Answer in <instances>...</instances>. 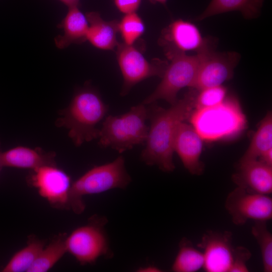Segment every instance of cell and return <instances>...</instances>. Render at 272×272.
Wrapping results in <instances>:
<instances>
[{
	"instance_id": "6da1fadb",
	"label": "cell",
	"mask_w": 272,
	"mask_h": 272,
	"mask_svg": "<svg viewBox=\"0 0 272 272\" xmlns=\"http://www.w3.org/2000/svg\"><path fill=\"white\" fill-rule=\"evenodd\" d=\"M197 91L189 88L183 97L165 109L153 102L147 106L150 121L145 147L141 159L148 166H157L166 172L173 171V143L179 124L185 121L194 108Z\"/></svg>"
},
{
	"instance_id": "7a4b0ae2",
	"label": "cell",
	"mask_w": 272,
	"mask_h": 272,
	"mask_svg": "<svg viewBox=\"0 0 272 272\" xmlns=\"http://www.w3.org/2000/svg\"><path fill=\"white\" fill-rule=\"evenodd\" d=\"M108 106L99 92L86 86L78 90L70 104L61 110L55 122L58 127L68 129L69 137L76 146L98 139V124L105 117Z\"/></svg>"
},
{
	"instance_id": "3957f363",
	"label": "cell",
	"mask_w": 272,
	"mask_h": 272,
	"mask_svg": "<svg viewBox=\"0 0 272 272\" xmlns=\"http://www.w3.org/2000/svg\"><path fill=\"white\" fill-rule=\"evenodd\" d=\"M146 105L141 103L118 116L107 115L100 129L98 144L121 153L135 146L145 145L149 127Z\"/></svg>"
},
{
	"instance_id": "277c9868",
	"label": "cell",
	"mask_w": 272,
	"mask_h": 272,
	"mask_svg": "<svg viewBox=\"0 0 272 272\" xmlns=\"http://www.w3.org/2000/svg\"><path fill=\"white\" fill-rule=\"evenodd\" d=\"M131 181L122 156L111 162L95 166L73 182L71 210L80 214L85 209L84 196L99 194L115 188L124 189Z\"/></svg>"
},
{
	"instance_id": "5b68a950",
	"label": "cell",
	"mask_w": 272,
	"mask_h": 272,
	"mask_svg": "<svg viewBox=\"0 0 272 272\" xmlns=\"http://www.w3.org/2000/svg\"><path fill=\"white\" fill-rule=\"evenodd\" d=\"M107 222L106 218L94 215L87 224L67 235L66 252L81 265L94 264L100 257H112L113 253L104 228Z\"/></svg>"
},
{
	"instance_id": "8992f818",
	"label": "cell",
	"mask_w": 272,
	"mask_h": 272,
	"mask_svg": "<svg viewBox=\"0 0 272 272\" xmlns=\"http://www.w3.org/2000/svg\"><path fill=\"white\" fill-rule=\"evenodd\" d=\"M212 48L214 47L194 55L180 54L170 58V63H168L161 81L143 103L148 105L158 100H165L171 105L175 103L179 91L185 87H189L206 52Z\"/></svg>"
},
{
	"instance_id": "52a82bcc",
	"label": "cell",
	"mask_w": 272,
	"mask_h": 272,
	"mask_svg": "<svg viewBox=\"0 0 272 272\" xmlns=\"http://www.w3.org/2000/svg\"><path fill=\"white\" fill-rule=\"evenodd\" d=\"M27 182L53 208L71 210L73 182L70 175L56 165H44L31 170Z\"/></svg>"
},
{
	"instance_id": "ba28073f",
	"label": "cell",
	"mask_w": 272,
	"mask_h": 272,
	"mask_svg": "<svg viewBox=\"0 0 272 272\" xmlns=\"http://www.w3.org/2000/svg\"><path fill=\"white\" fill-rule=\"evenodd\" d=\"M116 58L123 80L120 95L124 96L140 82L152 77L162 78L168 64L156 58L149 61L133 45L119 43Z\"/></svg>"
},
{
	"instance_id": "9c48e42d",
	"label": "cell",
	"mask_w": 272,
	"mask_h": 272,
	"mask_svg": "<svg viewBox=\"0 0 272 272\" xmlns=\"http://www.w3.org/2000/svg\"><path fill=\"white\" fill-rule=\"evenodd\" d=\"M158 43L170 59L187 51L200 52L214 47L215 42L213 38L203 37L193 23L179 19L172 22L162 30Z\"/></svg>"
},
{
	"instance_id": "30bf717a",
	"label": "cell",
	"mask_w": 272,
	"mask_h": 272,
	"mask_svg": "<svg viewBox=\"0 0 272 272\" xmlns=\"http://www.w3.org/2000/svg\"><path fill=\"white\" fill-rule=\"evenodd\" d=\"M225 207L234 224L248 220L267 221L272 218V198L269 195L249 192L237 186L227 196Z\"/></svg>"
},
{
	"instance_id": "8fae6325",
	"label": "cell",
	"mask_w": 272,
	"mask_h": 272,
	"mask_svg": "<svg viewBox=\"0 0 272 272\" xmlns=\"http://www.w3.org/2000/svg\"><path fill=\"white\" fill-rule=\"evenodd\" d=\"M240 55L235 51L216 52L212 48L206 52L189 88L201 89L222 85L231 79Z\"/></svg>"
},
{
	"instance_id": "7c38bea8",
	"label": "cell",
	"mask_w": 272,
	"mask_h": 272,
	"mask_svg": "<svg viewBox=\"0 0 272 272\" xmlns=\"http://www.w3.org/2000/svg\"><path fill=\"white\" fill-rule=\"evenodd\" d=\"M197 247L203 253V268L206 271L229 272L235 248L230 232L208 231L203 235Z\"/></svg>"
},
{
	"instance_id": "4fadbf2b",
	"label": "cell",
	"mask_w": 272,
	"mask_h": 272,
	"mask_svg": "<svg viewBox=\"0 0 272 272\" xmlns=\"http://www.w3.org/2000/svg\"><path fill=\"white\" fill-rule=\"evenodd\" d=\"M202 147V139L197 130L185 121L181 122L175 135L174 151L185 168L193 175H200L204 170V165L200 160Z\"/></svg>"
},
{
	"instance_id": "5bb4252c",
	"label": "cell",
	"mask_w": 272,
	"mask_h": 272,
	"mask_svg": "<svg viewBox=\"0 0 272 272\" xmlns=\"http://www.w3.org/2000/svg\"><path fill=\"white\" fill-rule=\"evenodd\" d=\"M232 176L237 186L249 192L269 195L272 193V167L257 160L238 165Z\"/></svg>"
},
{
	"instance_id": "9a60e30c",
	"label": "cell",
	"mask_w": 272,
	"mask_h": 272,
	"mask_svg": "<svg viewBox=\"0 0 272 272\" xmlns=\"http://www.w3.org/2000/svg\"><path fill=\"white\" fill-rule=\"evenodd\" d=\"M56 154L54 152H46L37 147L31 148L17 146L0 153L3 167L34 170L48 165H56Z\"/></svg>"
},
{
	"instance_id": "2e32d148",
	"label": "cell",
	"mask_w": 272,
	"mask_h": 272,
	"mask_svg": "<svg viewBox=\"0 0 272 272\" xmlns=\"http://www.w3.org/2000/svg\"><path fill=\"white\" fill-rule=\"evenodd\" d=\"M86 16L89 23L87 40L98 49H114L119 44L117 39L118 21H106L97 12L87 13Z\"/></svg>"
},
{
	"instance_id": "e0dca14e",
	"label": "cell",
	"mask_w": 272,
	"mask_h": 272,
	"mask_svg": "<svg viewBox=\"0 0 272 272\" xmlns=\"http://www.w3.org/2000/svg\"><path fill=\"white\" fill-rule=\"evenodd\" d=\"M58 26L62 29L63 34L54 39L57 48L64 49L72 44H81L87 41L89 23L86 15L79 7L69 8L66 15Z\"/></svg>"
},
{
	"instance_id": "ac0fdd59",
	"label": "cell",
	"mask_w": 272,
	"mask_h": 272,
	"mask_svg": "<svg viewBox=\"0 0 272 272\" xmlns=\"http://www.w3.org/2000/svg\"><path fill=\"white\" fill-rule=\"evenodd\" d=\"M264 0H211L203 12L196 19L201 21L213 16L232 11L240 12L246 19L257 18Z\"/></svg>"
},
{
	"instance_id": "d6986e66",
	"label": "cell",
	"mask_w": 272,
	"mask_h": 272,
	"mask_svg": "<svg viewBox=\"0 0 272 272\" xmlns=\"http://www.w3.org/2000/svg\"><path fill=\"white\" fill-rule=\"evenodd\" d=\"M45 245V240L34 234L29 235L26 245L14 253L1 271L28 272Z\"/></svg>"
},
{
	"instance_id": "ffe728a7",
	"label": "cell",
	"mask_w": 272,
	"mask_h": 272,
	"mask_svg": "<svg viewBox=\"0 0 272 272\" xmlns=\"http://www.w3.org/2000/svg\"><path fill=\"white\" fill-rule=\"evenodd\" d=\"M67 234L55 235L42 249L28 272H47L67 252L65 241Z\"/></svg>"
},
{
	"instance_id": "44dd1931",
	"label": "cell",
	"mask_w": 272,
	"mask_h": 272,
	"mask_svg": "<svg viewBox=\"0 0 272 272\" xmlns=\"http://www.w3.org/2000/svg\"><path fill=\"white\" fill-rule=\"evenodd\" d=\"M270 148H272V114L269 111L261 121L238 165L257 160L262 153Z\"/></svg>"
},
{
	"instance_id": "7402d4cb",
	"label": "cell",
	"mask_w": 272,
	"mask_h": 272,
	"mask_svg": "<svg viewBox=\"0 0 272 272\" xmlns=\"http://www.w3.org/2000/svg\"><path fill=\"white\" fill-rule=\"evenodd\" d=\"M202 252L195 248L190 241L182 238L179 243V250L172 265L174 272H195L203 268Z\"/></svg>"
},
{
	"instance_id": "603a6c76",
	"label": "cell",
	"mask_w": 272,
	"mask_h": 272,
	"mask_svg": "<svg viewBox=\"0 0 272 272\" xmlns=\"http://www.w3.org/2000/svg\"><path fill=\"white\" fill-rule=\"evenodd\" d=\"M264 221H256L251 233L256 240L261 252L263 271H272V234Z\"/></svg>"
},
{
	"instance_id": "cb8c5ba5",
	"label": "cell",
	"mask_w": 272,
	"mask_h": 272,
	"mask_svg": "<svg viewBox=\"0 0 272 272\" xmlns=\"http://www.w3.org/2000/svg\"><path fill=\"white\" fill-rule=\"evenodd\" d=\"M118 29L123 43L133 45L145 32V25L142 18L135 12L124 15L118 22Z\"/></svg>"
},
{
	"instance_id": "d4e9b609",
	"label": "cell",
	"mask_w": 272,
	"mask_h": 272,
	"mask_svg": "<svg viewBox=\"0 0 272 272\" xmlns=\"http://www.w3.org/2000/svg\"><path fill=\"white\" fill-rule=\"evenodd\" d=\"M227 92L226 88L222 85L197 91L194 108L197 110H201L218 106L225 101Z\"/></svg>"
},
{
	"instance_id": "484cf974",
	"label": "cell",
	"mask_w": 272,
	"mask_h": 272,
	"mask_svg": "<svg viewBox=\"0 0 272 272\" xmlns=\"http://www.w3.org/2000/svg\"><path fill=\"white\" fill-rule=\"evenodd\" d=\"M251 253L247 248L239 246L234 248L233 259L229 272H247V262Z\"/></svg>"
},
{
	"instance_id": "4316f807",
	"label": "cell",
	"mask_w": 272,
	"mask_h": 272,
	"mask_svg": "<svg viewBox=\"0 0 272 272\" xmlns=\"http://www.w3.org/2000/svg\"><path fill=\"white\" fill-rule=\"evenodd\" d=\"M142 0H113L117 9L124 15L135 13Z\"/></svg>"
},
{
	"instance_id": "83f0119b",
	"label": "cell",
	"mask_w": 272,
	"mask_h": 272,
	"mask_svg": "<svg viewBox=\"0 0 272 272\" xmlns=\"http://www.w3.org/2000/svg\"><path fill=\"white\" fill-rule=\"evenodd\" d=\"M257 160L265 165L272 167V148L262 153Z\"/></svg>"
},
{
	"instance_id": "f1b7e54d",
	"label": "cell",
	"mask_w": 272,
	"mask_h": 272,
	"mask_svg": "<svg viewBox=\"0 0 272 272\" xmlns=\"http://www.w3.org/2000/svg\"><path fill=\"white\" fill-rule=\"evenodd\" d=\"M137 271L139 272H161L162 270L155 265H149L140 267Z\"/></svg>"
},
{
	"instance_id": "f546056e",
	"label": "cell",
	"mask_w": 272,
	"mask_h": 272,
	"mask_svg": "<svg viewBox=\"0 0 272 272\" xmlns=\"http://www.w3.org/2000/svg\"><path fill=\"white\" fill-rule=\"evenodd\" d=\"M66 6L68 8L72 7H79L80 0H59Z\"/></svg>"
},
{
	"instance_id": "4dcf8cb0",
	"label": "cell",
	"mask_w": 272,
	"mask_h": 272,
	"mask_svg": "<svg viewBox=\"0 0 272 272\" xmlns=\"http://www.w3.org/2000/svg\"><path fill=\"white\" fill-rule=\"evenodd\" d=\"M152 3H158L166 6L167 0H150Z\"/></svg>"
},
{
	"instance_id": "1f68e13d",
	"label": "cell",
	"mask_w": 272,
	"mask_h": 272,
	"mask_svg": "<svg viewBox=\"0 0 272 272\" xmlns=\"http://www.w3.org/2000/svg\"><path fill=\"white\" fill-rule=\"evenodd\" d=\"M1 142H0V153H1V152H2V151H1ZM2 167H2V165H1V161H0V171H1V169H2Z\"/></svg>"
}]
</instances>
